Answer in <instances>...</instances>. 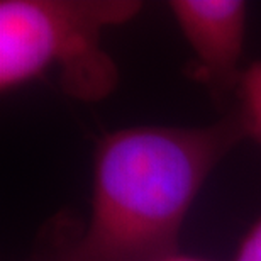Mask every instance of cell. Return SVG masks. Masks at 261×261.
<instances>
[{
  "instance_id": "4",
  "label": "cell",
  "mask_w": 261,
  "mask_h": 261,
  "mask_svg": "<svg viewBox=\"0 0 261 261\" xmlns=\"http://www.w3.org/2000/svg\"><path fill=\"white\" fill-rule=\"evenodd\" d=\"M238 88L243 100V116L239 121L244 133L254 136L261 143V60L243 71Z\"/></svg>"
},
{
  "instance_id": "5",
  "label": "cell",
  "mask_w": 261,
  "mask_h": 261,
  "mask_svg": "<svg viewBox=\"0 0 261 261\" xmlns=\"http://www.w3.org/2000/svg\"><path fill=\"white\" fill-rule=\"evenodd\" d=\"M234 261H261V219L244 236Z\"/></svg>"
},
{
  "instance_id": "3",
  "label": "cell",
  "mask_w": 261,
  "mask_h": 261,
  "mask_svg": "<svg viewBox=\"0 0 261 261\" xmlns=\"http://www.w3.org/2000/svg\"><path fill=\"white\" fill-rule=\"evenodd\" d=\"M170 10L194 51L203 80L221 88L239 85L246 4L243 0H171Z\"/></svg>"
},
{
  "instance_id": "6",
  "label": "cell",
  "mask_w": 261,
  "mask_h": 261,
  "mask_svg": "<svg viewBox=\"0 0 261 261\" xmlns=\"http://www.w3.org/2000/svg\"><path fill=\"white\" fill-rule=\"evenodd\" d=\"M163 261H205V259H200V258H194V256H187V254H171V256L165 258Z\"/></svg>"
},
{
  "instance_id": "1",
  "label": "cell",
  "mask_w": 261,
  "mask_h": 261,
  "mask_svg": "<svg viewBox=\"0 0 261 261\" xmlns=\"http://www.w3.org/2000/svg\"><path fill=\"white\" fill-rule=\"evenodd\" d=\"M241 121L127 127L100 139L90 219L68 261H163L203 181L241 139Z\"/></svg>"
},
{
  "instance_id": "2",
  "label": "cell",
  "mask_w": 261,
  "mask_h": 261,
  "mask_svg": "<svg viewBox=\"0 0 261 261\" xmlns=\"http://www.w3.org/2000/svg\"><path fill=\"white\" fill-rule=\"evenodd\" d=\"M134 0H2L0 90H10L58 70L73 98L98 102L117 87L116 61L102 46L107 28L139 12Z\"/></svg>"
}]
</instances>
